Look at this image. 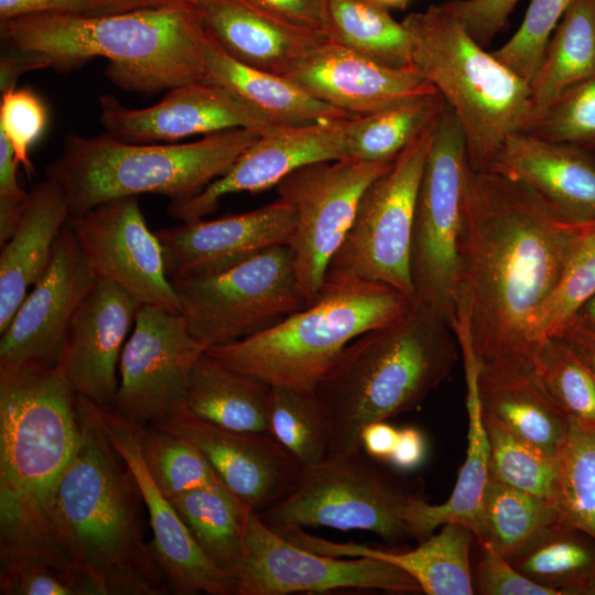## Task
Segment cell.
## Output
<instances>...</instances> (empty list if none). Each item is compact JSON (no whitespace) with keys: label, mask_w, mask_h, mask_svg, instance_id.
<instances>
[{"label":"cell","mask_w":595,"mask_h":595,"mask_svg":"<svg viewBox=\"0 0 595 595\" xmlns=\"http://www.w3.org/2000/svg\"><path fill=\"white\" fill-rule=\"evenodd\" d=\"M582 228L523 182L468 166L457 298L482 366L533 370L538 313Z\"/></svg>","instance_id":"6da1fadb"},{"label":"cell","mask_w":595,"mask_h":595,"mask_svg":"<svg viewBox=\"0 0 595 595\" xmlns=\"http://www.w3.org/2000/svg\"><path fill=\"white\" fill-rule=\"evenodd\" d=\"M77 397L56 364L0 366V569L37 562L88 578L55 521L57 486L79 440Z\"/></svg>","instance_id":"7a4b0ae2"},{"label":"cell","mask_w":595,"mask_h":595,"mask_svg":"<svg viewBox=\"0 0 595 595\" xmlns=\"http://www.w3.org/2000/svg\"><path fill=\"white\" fill-rule=\"evenodd\" d=\"M14 51L11 73L35 68L66 72L96 57L109 61L106 76L133 93L155 94L205 80L207 33L194 3L107 14L43 13L1 21Z\"/></svg>","instance_id":"3957f363"},{"label":"cell","mask_w":595,"mask_h":595,"mask_svg":"<svg viewBox=\"0 0 595 595\" xmlns=\"http://www.w3.org/2000/svg\"><path fill=\"white\" fill-rule=\"evenodd\" d=\"M80 433L55 495L62 545L98 595L169 594L143 533L139 485L111 442L100 407L77 397Z\"/></svg>","instance_id":"277c9868"},{"label":"cell","mask_w":595,"mask_h":595,"mask_svg":"<svg viewBox=\"0 0 595 595\" xmlns=\"http://www.w3.org/2000/svg\"><path fill=\"white\" fill-rule=\"evenodd\" d=\"M459 351L451 324L420 301L356 337L314 389L328 426L326 457L361 452L367 424L419 408Z\"/></svg>","instance_id":"5b68a950"},{"label":"cell","mask_w":595,"mask_h":595,"mask_svg":"<svg viewBox=\"0 0 595 595\" xmlns=\"http://www.w3.org/2000/svg\"><path fill=\"white\" fill-rule=\"evenodd\" d=\"M412 302L385 283L327 272L314 301L302 310L206 353L271 387L312 391L350 342L393 321Z\"/></svg>","instance_id":"8992f818"},{"label":"cell","mask_w":595,"mask_h":595,"mask_svg":"<svg viewBox=\"0 0 595 595\" xmlns=\"http://www.w3.org/2000/svg\"><path fill=\"white\" fill-rule=\"evenodd\" d=\"M262 133L238 128L163 145L125 142L107 132L94 137L68 133L45 174L64 190L69 217L141 194H159L178 203L223 176Z\"/></svg>","instance_id":"52a82bcc"},{"label":"cell","mask_w":595,"mask_h":595,"mask_svg":"<svg viewBox=\"0 0 595 595\" xmlns=\"http://www.w3.org/2000/svg\"><path fill=\"white\" fill-rule=\"evenodd\" d=\"M402 24L411 66L443 96L461 125L469 167L489 170L506 139L527 132L533 121L530 85L441 4L408 14Z\"/></svg>","instance_id":"ba28073f"},{"label":"cell","mask_w":595,"mask_h":595,"mask_svg":"<svg viewBox=\"0 0 595 595\" xmlns=\"http://www.w3.org/2000/svg\"><path fill=\"white\" fill-rule=\"evenodd\" d=\"M466 143L446 104L437 119L415 204L410 269L415 299L452 326L466 220Z\"/></svg>","instance_id":"9c48e42d"},{"label":"cell","mask_w":595,"mask_h":595,"mask_svg":"<svg viewBox=\"0 0 595 595\" xmlns=\"http://www.w3.org/2000/svg\"><path fill=\"white\" fill-rule=\"evenodd\" d=\"M375 461L361 451L304 466L291 489L258 513L273 530H364L390 542L410 537L405 511L420 495L403 489Z\"/></svg>","instance_id":"30bf717a"},{"label":"cell","mask_w":595,"mask_h":595,"mask_svg":"<svg viewBox=\"0 0 595 595\" xmlns=\"http://www.w3.org/2000/svg\"><path fill=\"white\" fill-rule=\"evenodd\" d=\"M171 281L191 334L206 349L260 333L306 306L290 245L216 274Z\"/></svg>","instance_id":"8fae6325"},{"label":"cell","mask_w":595,"mask_h":595,"mask_svg":"<svg viewBox=\"0 0 595 595\" xmlns=\"http://www.w3.org/2000/svg\"><path fill=\"white\" fill-rule=\"evenodd\" d=\"M436 122L413 139L390 169L366 188L327 272L385 283L414 301L410 269L412 228Z\"/></svg>","instance_id":"7c38bea8"},{"label":"cell","mask_w":595,"mask_h":595,"mask_svg":"<svg viewBox=\"0 0 595 595\" xmlns=\"http://www.w3.org/2000/svg\"><path fill=\"white\" fill-rule=\"evenodd\" d=\"M393 161L345 158L317 162L298 169L275 186L278 197L295 210L296 227L290 246L299 290L306 305L316 298L364 192Z\"/></svg>","instance_id":"4fadbf2b"},{"label":"cell","mask_w":595,"mask_h":595,"mask_svg":"<svg viewBox=\"0 0 595 595\" xmlns=\"http://www.w3.org/2000/svg\"><path fill=\"white\" fill-rule=\"evenodd\" d=\"M235 595H286L342 588L415 593L419 584L399 567L372 558L320 554L299 547L251 511L245 524L244 553Z\"/></svg>","instance_id":"5bb4252c"},{"label":"cell","mask_w":595,"mask_h":595,"mask_svg":"<svg viewBox=\"0 0 595 595\" xmlns=\"http://www.w3.org/2000/svg\"><path fill=\"white\" fill-rule=\"evenodd\" d=\"M205 351L181 313L141 305L121 351L111 411L141 426L164 416L183 401L192 369Z\"/></svg>","instance_id":"9a60e30c"},{"label":"cell","mask_w":595,"mask_h":595,"mask_svg":"<svg viewBox=\"0 0 595 595\" xmlns=\"http://www.w3.org/2000/svg\"><path fill=\"white\" fill-rule=\"evenodd\" d=\"M67 224L99 279L115 282L142 305L181 313L161 242L150 230L138 196L102 203L69 217Z\"/></svg>","instance_id":"2e32d148"},{"label":"cell","mask_w":595,"mask_h":595,"mask_svg":"<svg viewBox=\"0 0 595 595\" xmlns=\"http://www.w3.org/2000/svg\"><path fill=\"white\" fill-rule=\"evenodd\" d=\"M98 279L66 224L47 268L1 334L0 366L31 360L55 365L68 326Z\"/></svg>","instance_id":"e0dca14e"},{"label":"cell","mask_w":595,"mask_h":595,"mask_svg":"<svg viewBox=\"0 0 595 595\" xmlns=\"http://www.w3.org/2000/svg\"><path fill=\"white\" fill-rule=\"evenodd\" d=\"M150 424L193 443L231 494L255 512L283 497L303 467L271 435L218 426L195 415L183 401Z\"/></svg>","instance_id":"ac0fdd59"},{"label":"cell","mask_w":595,"mask_h":595,"mask_svg":"<svg viewBox=\"0 0 595 595\" xmlns=\"http://www.w3.org/2000/svg\"><path fill=\"white\" fill-rule=\"evenodd\" d=\"M349 119L272 126L199 194L171 203L169 214L181 221L201 219L216 210L226 195L262 192L300 167L347 158L345 134Z\"/></svg>","instance_id":"d6986e66"},{"label":"cell","mask_w":595,"mask_h":595,"mask_svg":"<svg viewBox=\"0 0 595 595\" xmlns=\"http://www.w3.org/2000/svg\"><path fill=\"white\" fill-rule=\"evenodd\" d=\"M296 227L291 204L273 203L217 219L182 221L155 231L171 280L225 271L269 248L290 245Z\"/></svg>","instance_id":"ffe728a7"},{"label":"cell","mask_w":595,"mask_h":595,"mask_svg":"<svg viewBox=\"0 0 595 595\" xmlns=\"http://www.w3.org/2000/svg\"><path fill=\"white\" fill-rule=\"evenodd\" d=\"M99 106L106 132L130 143L174 142L238 128L264 132L273 126L207 79L173 87L160 102L145 108L126 107L111 95H102Z\"/></svg>","instance_id":"44dd1931"},{"label":"cell","mask_w":595,"mask_h":595,"mask_svg":"<svg viewBox=\"0 0 595 595\" xmlns=\"http://www.w3.org/2000/svg\"><path fill=\"white\" fill-rule=\"evenodd\" d=\"M141 305L115 282L98 279L64 337L56 365L78 396L102 409L113 408L121 351Z\"/></svg>","instance_id":"7402d4cb"},{"label":"cell","mask_w":595,"mask_h":595,"mask_svg":"<svg viewBox=\"0 0 595 595\" xmlns=\"http://www.w3.org/2000/svg\"><path fill=\"white\" fill-rule=\"evenodd\" d=\"M106 431L130 467L142 495L152 530L151 551L170 592L177 595H235V580L215 566L198 548L183 520L154 484L143 461V426L100 408Z\"/></svg>","instance_id":"603a6c76"},{"label":"cell","mask_w":595,"mask_h":595,"mask_svg":"<svg viewBox=\"0 0 595 595\" xmlns=\"http://www.w3.org/2000/svg\"><path fill=\"white\" fill-rule=\"evenodd\" d=\"M286 77L354 117L437 91L413 67L388 66L329 40Z\"/></svg>","instance_id":"cb8c5ba5"},{"label":"cell","mask_w":595,"mask_h":595,"mask_svg":"<svg viewBox=\"0 0 595 595\" xmlns=\"http://www.w3.org/2000/svg\"><path fill=\"white\" fill-rule=\"evenodd\" d=\"M487 171L523 182L570 225L595 224V158L588 150L519 132L506 139Z\"/></svg>","instance_id":"d4e9b609"},{"label":"cell","mask_w":595,"mask_h":595,"mask_svg":"<svg viewBox=\"0 0 595 595\" xmlns=\"http://www.w3.org/2000/svg\"><path fill=\"white\" fill-rule=\"evenodd\" d=\"M205 31L235 60L288 76L329 39L249 0H197Z\"/></svg>","instance_id":"484cf974"},{"label":"cell","mask_w":595,"mask_h":595,"mask_svg":"<svg viewBox=\"0 0 595 595\" xmlns=\"http://www.w3.org/2000/svg\"><path fill=\"white\" fill-rule=\"evenodd\" d=\"M306 550L332 556H367L388 562L408 575L428 595H472L475 593L470 567L473 532L457 523H446L436 534L422 540L413 550L387 551L354 542H335L316 537L301 527L275 530Z\"/></svg>","instance_id":"4316f807"},{"label":"cell","mask_w":595,"mask_h":595,"mask_svg":"<svg viewBox=\"0 0 595 595\" xmlns=\"http://www.w3.org/2000/svg\"><path fill=\"white\" fill-rule=\"evenodd\" d=\"M458 345L466 380V456L446 501L432 505L418 496L409 504L405 511L408 531L410 537L420 540L426 539L434 529L446 523L464 526L474 534L489 480L490 447L478 390L480 363L468 335L461 336Z\"/></svg>","instance_id":"83f0119b"},{"label":"cell","mask_w":595,"mask_h":595,"mask_svg":"<svg viewBox=\"0 0 595 595\" xmlns=\"http://www.w3.org/2000/svg\"><path fill=\"white\" fill-rule=\"evenodd\" d=\"M68 218V199L60 184L46 177L32 188L14 232L1 246L0 334L47 268Z\"/></svg>","instance_id":"f1b7e54d"},{"label":"cell","mask_w":595,"mask_h":595,"mask_svg":"<svg viewBox=\"0 0 595 595\" xmlns=\"http://www.w3.org/2000/svg\"><path fill=\"white\" fill-rule=\"evenodd\" d=\"M203 51L206 79L226 88L270 125L299 126L354 118L311 96L286 76L235 60L208 33Z\"/></svg>","instance_id":"f546056e"},{"label":"cell","mask_w":595,"mask_h":595,"mask_svg":"<svg viewBox=\"0 0 595 595\" xmlns=\"http://www.w3.org/2000/svg\"><path fill=\"white\" fill-rule=\"evenodd\" d=\"M478 390L483 416L559 458L569 420L537 382L533 370L482 366Z\"/></svg>","instance_id":"4dcf8cb0"},{"label":"cell","mask_w":595,"mask_h":595,"mask_svg":"<svg viewBox=\"0 0 595 595\" xmlns=\"http://www.w3.org/2000/svg\"><path fill=\"white\" fill-rule=\"evenodd\" d=\"M271 386L206 351L195 363L183 402L195 415L242 433L269 434Z\"/></svg>","instance_id":"1f68e13d"},{"label":"cell","mask_w":595,"mask_h":595,"mask_svg":"<svg viewBox=\"0 0 595 595\" xmlns=\"http://www.w3.org/2000/svg\"><path fill=\"white\" fill-rule=\"evenodd\" d=\"M594 74V3L593 0H575L552 33L541 64L529 84L534 118Z\"/></svg>","instance_id":"d6a6232c"},{"label":"cell","mask_w":595,"mask_h":595,"mask_svg":"<svg viewBox=\"0 0 595 595\" xmlns=\"http://www.w3.org/2000/svg\"><path fill=\"white\" fill-rule=\"evenodd\" d=\"M508 560L533 582L562 595H576L595 577V539L556 522Z\"/></svg>","instance_id":"836d02e7"},{"label":"cell","mask_w":595,"mask_h":595,"mask_svg":"<svg viewBox=\"0 0 595 595\" xmlns=\"http://www.w3.org/2000/svg\"><path fill=\"white\" fill-rule=\"evenodd\" d=\"M170 502L205 556L234 577L244 553L246 520L252 510L237 498L212 489L186 491Z\"/></svg>","instance_id":"e575fe53"},{"label":"cell","mask_w":595,"mask_h":595,"mask_svg":"<svg viewBox=\"0 0 595 595\" xmlns=\"http://www.w3.org/2000/svg\"><path fill=\"white\" fill-rule=\"evenodd\" d=\"M556 522L555 501L489 478L474 537L509 559Z\"/></svg>","instance_id":"d590c367"},{"label":"cell","mask_w":595,"mask_h":595,"mask_svg":"<svg viewBox=\"0 0 595 595\" xmlns=\"http://www.w3.org/2000/svg\"><path fill=\"white\" fill-rule=\"evenodd\" d=\"M445 106L443 96L435 91L349 119L345 134L347 158L367 162L394 160L439 119Z\"/></svg>","instance_id":"8d00e7d4"},{"label":"cell","mask_w":595,"mask_h":595,"mask_svg":"<svg viewBox=\"0 0 595 595\" xmlns=\"http://www.w3.org/2000/svg\"><path fill=\"white\" fill-rule=\"evenodd\" d=\"M329 41L381 64L411 66L408 32L388 9L369 0H327Z\"/></svg>","instance_id":"74e56055"},{"label":"cell","mask_w":595,"mask_h":595,"mask_svg":"<svg viewBox=\"0 0 595 595\" xmlns=\"http://www.w3.org/2000/svg\"><path fill=\"white\" fill-rule=\"evenodd\" d=\"M533 375L569 421L595 431V374L565 339L550 336L537 346Z\"/></svg>","instance_id":"f35d334b"},{"label":"cell","mask_w":595,"mask_h":595,"mask_svg":"<svg viewBox=\"0 0 595 595\" xmlns=\"http://www.w3.org/2000/svg\"><path fill=\"white\" fill-rule=\"evenodd\" d=\"M141 452L154 484L169 500L195 489L235 497L204 454L180 435L148 424L142 430Z\"/></svg>","instance_id":"ab89813d"},{"label":"cell","mask_w":595,"mask_h":595,"mask_svg":"<svg viewBox=\"0 0 595 595\" xmlns=\"http://www.w3.org/2000/svg\"><path fill=\"white\" fill-rule=\"evenodd\" d=\"M268 424L270 435L303 467L326 457L328 426L314 390L271 387Z\"/></svg>","instance_id":"60d3db41"},{"label":"cell","mask_w":595,"mask_h":595,"mask_svg":"<svg viewBox=\"0 0 595 595\" xmlns=\"http://www.w3.org/2000/svg\"><path fill=\"white\" fill-rule=\"evenodd\" d=\"M560 522L595 539V431L569 421L556 493Z\"/></svg>","instance_id":"b9f144b4"},{"label":"cell","mask_w":595,"mask_h":595,"mask_svg":"<svg viewBox=\"0 0 595 595\" xmlns=\"http://www.w3.org/2000/svg\"><path fill=\"white\" fill-rule=\"evenodd\" d=\"M484 421L490 447L489 478L555 501L560 457L544 453L494 420Z\"/></svg>","instance_id":"7bdbcfd3"},{"label":"cell","mask_w":595,"mask_h":595,"mask_svg":"<svg viewBox=\"0 0 595 595\" xmlns=\"http://www.w3.org/2000/svg\"><path fill=\"white\" fill-rule=\"evenodd\" d=\"M595 294V224L584 226L562 277L538 313L534 325L537 346L554 336L571 315Z\"/></svg>","instance_id":"ee69618b"},{"label":"cell","mask_w":595,"mask_h":595,"mask_svg":"<svg viewBox=\"0 0 595 595\" xmlns=\"http://www.w3.org/2000/svg\"><path fill=\"white\" fill-rule=\"evenodd\" d=\"M527 133L595 151V74L550 104Z\"/></svg>","instance_id":"f6af8a7d"},{"label":"cell","mask_w":595,"mask_h":595,"mask_svg":"<svg viewBox=\"0 0 595 595\" xmlns=\"http://www.w3.org/2000/svg\"><path fill=\"white\" fill-rule=\"evenodd\" d=\"M574 1L531 0L517 32L493 52L494 56L530 84L552 33Z\"/></svg>","instance_id":"bcb514c9"},{"label":"cell","mask_w":595,"mask_h":595,"mask_svg":"<svg viewBox=\"0 0 595 595\" xmlns=\"http://www.w3.org/2000/svg\"><path fill=\"white\" fill-rule=\"evenodd\" d=\"M47 118L44 101L32 90L13 87L1 93L0 132L7 137L18 163L29 174L32 173L29 152L43 134Z\"/></svg>","instance_id":"7dc6e473"},{"label":"cell","mask_w":595,"mask_h":595,"mask_svg":"<svg viewBox=\"0 0 595 595\" xmlns=\"http://www.w3.org/2000/svg\"><path fill=\"white\" fill-rule=\"evenodd\" d=\"M2 595H98L86 577L37 562H21L0 569Z\"/></svg>","instance_id":"c3c4849f"},{"label":"cell","mask_w":595,"mask_h":595,"mask_svg":"<svg viewBox=\"0 0 595 595\" xmlns=\"http://www.w3.org/2000/svg\"><path fill=\"white\" fill-rule=\"evenodd\" d=\"M482 555L473 576L475 593L484 595H562L519 572L507 558L479 544Z\"/></svg>","instance_id":"681fc988"},{"label":"cell","mask_w":595,"mask_h":595,"mask_svg":"<svg viewBox=\"0 0 595 595\" xmlns=\"http://www.w3.org/2000/svg\"><path fill=\"white\" fill-rule=\"evenodd\" d=\"M519 0H448L442 8L454 15L482 46L505 28Z\"/></svg>","instance_id":"f907efd6"},{"label":"cell","mask_w":595,"mask_h":595,"mask_svg":"<svg viewBox=\"0 0 595 595\" xmlns=\"http://www.w3.org/2000/svg\"><path fill=\"white\" fill-rule=\"evenodd\" d=\"M18 161L7 137L0 132V245L14 232L29 201L17 178Z\"/></svg>","instance_id":"816d5d0a"},{"label":"cell","mask_w":595,"mask_h":595,"mask_svg":"<svg viewBox=\"0 0 595 595\" xmlns=\"http://www.w3.org/2000/svg\"><path fill=\"white\" fill-rule=\"evenodd\" d=\"M277 17L327 36V0H249ZM328 37V36H327Z\"/></svg>","instance_id":"f5cc1de1"},{"label":"cell","mask_w":595,"mask_h":595,"mask_svg":"<svg viewBox=\"0 0 595 595\" xmlns=\"http://www.w3.org/2000/svg\"><path fill=\"white\" fill-rule=\"evenodd\" d=\"M106 0H0V18L7 21L43 13L97 14Z\"/></svg>","instance_id":"db71d44e"},{"label":"cell","mask_w":595,"mask_h":595,"mask_svg":"<svg viewBox=\"0 0 595 595\" xmlns=\"http://www.w3.org/2000/svg\"><path fill=\"white\" fill-rule=\"evenodd\" d=\"M425 454L426 442L422 432L414 426H405L399 430L389 463L398 469L411 470L422 464Z\"/></svg>","instance_id":"11a10c76"},{"label":"cell","mask_w":595,"mask_h":595,"mask_svg":"<svg viewBox=\"0 0 595 595\" xmlns=\"http://www.w3.org/2000/svg\"><path fill=\"white\" fill-rule=\"evenodd\" d=\"M399 430L386 421L367 424L360 434L361 450L378 462H388L391 458Z\"/></svg>","instance_id":"9f6ffc18"},{"label":"cell","mask_w":595,"mask_h":595,"mask_svg":"<svg viewBox=\"0 0 595 595\" xmlns=\"http://www.w3.org/2000/svg\"><path fill=\"white\" fill-rule=\"evenodd\" d=\"M554 336L571 344H595V294L571 315Z\"/></svg>","instance_id":"6f0895ef"},{"label":"cell","mask_w":595,"mask_h":595,"mask_svg":"<svg viewBox=\"0 0 595 595\" xmlns=\"http://www.w3.org/2000/svg\"><path fill=\"white\" fill-rule=\"evenodd\" d=\"M196 1L197 0H107L104 8L97 14L119 13L181 3L196 4Z\"/></svg>","instance_id":"680465c9"},{"label":"cell","mask_w":595,"mask_h":595,"mask_svg":"<svg viewBox=\"0 0 595 595\" xmlns=\"http://www.w3.org/2000/svg\"><path fill=\"white\" fill-rule=\"evenodd\" d=\"M569 344L595 374V344Z\"/></svg>","instance_id":"91938a15"},{"label":"cell","mask_w":595,"mask_h":595,"mask_svg":"<svg viewBox=\"0 0 595 595\" xmlns=\"http://www.w3.org/2000/svg\"><path fill=\"white\" fill-rule=\"evenodd\" d=\"M369 1H372L381 7H385V8H398V9H402L404 8L409 0H369Z\"/></svg>","instance_id":"94428289"},{"label":"cell","mask_w":595,"mask_h":595,"mask_svg":"<svg viewBox=\"0 0 595 595\" xmlns=\"http://www.w3.org/2000/svg\"><path fill=\"white\" fill-rule=\"evenodd\" d=\"M577 594L582 595H595V577L588 582L586 585H584Z\"/></svg>","instance_id":"6125c7cd"},{"label":"cell","mask_w":595,"mask_h":595,"mask_svg":"<svg viewBox=\"0 0 595 595\" xmlns=\"http://www.w3.org/2000/svg\"><path fill=\"white\" fill-rule=\"evenodd\" d=\"M593 3H594V8H595V0H593Z\"/></svg>","instance_id":"be15d7a7"}]
</instances>
